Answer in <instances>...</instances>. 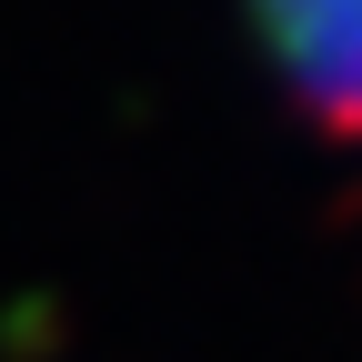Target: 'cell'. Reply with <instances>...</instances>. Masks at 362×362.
<instances>
[{"instance_id": "6da1fadb", "label": "cell", "mask_w": 362, "mask_h": 362, "mask_svg": "<svg viewBox=\"0 0 362 362\" xmlns=\"http://www.w3.org/2000/svg\"><path fill=\"white\" fill-rule=\"evenodd\" d=\"M252 51L302 121L362 141V0H242Z\"/></svg>"}]
</instances>
